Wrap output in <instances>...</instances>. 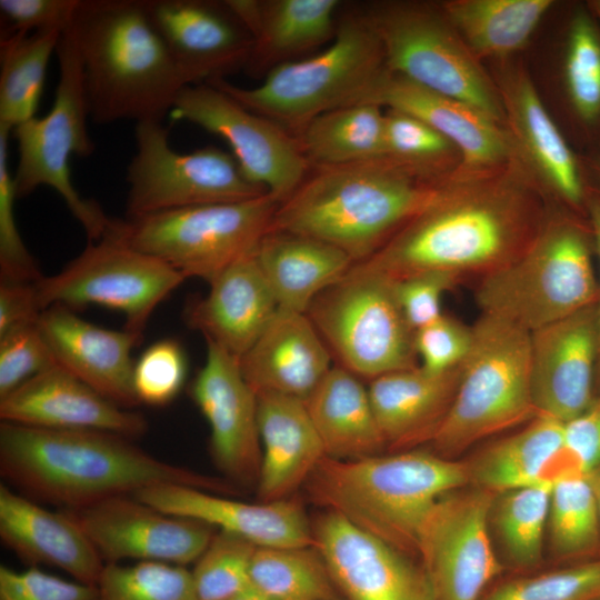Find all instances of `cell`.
Wrapping results in <instances>:
<instances>
[{"label":"cell","instance_id":"obj_1","mask_svg":"<svg viewBox=\"0 0 600 600\" xmlns=\"http://www.w3.org/2000/svg\"><path fill=\"white\" fill-rule=\"evenodd\" d=\"M549 200L519 159L491 173H457L434 203L357 264L394 280L424 272L483 277L524 251Z\"/></svg>","mask_w":600,"mask_h":600},{"label":"cell","instance_id":"obj_2","mask_svg":"<svg viewBox=\"0 0 600 600\" xmlns=\"http://www.w3.org/2000/svg\"><path fill=\"white\" fill-rule=\"evenodd\" d=\"M0 473L18 492L63 510L163 483L233 491L219 479L158 459L123 436L8 422L0 423Z\"/></svg>","mask_w":600,"mask_h":600},{"label":"cell","instance_id":"obj_3","mask_svg":"<svg viewBox=\"0 0 600 600\" xmlns=\"http://www.w3.org/2000/svg\"><path fill=\"white\" fill-rule=\"evenodd\" d=\"M407 166L387 154L310 167L281 202L270 230L328 242L354 263L376 253L407 222L434 203L456 180Z\"/></svg>","mask_w":600,"mask_h":600},{"label":"cell","instance_id":"obj_4","mask_svg":"<svg viewBox=\"0 0 600 600\" xmlns=\"http://www.w3.org/2000/svg\"><path fill=\"white\" fill-rule=\"evenodd\" d=\"M71 31L90 120L162 121L187 87L146 0H81Z\"/></svg>","mask_w":600,"mask_h":600},{"label":"cell","instance_id":"obj_5","mask_svg":"<svg viewBox=\"0 0 600 600\" xmlns=\"http://www.w3.org/2000/svg\"><path fill=\"white\" fill-rule=\"evenodd\" d=\"M469 483L467 462L411 449L354 460L324 457L303 488L324 511L418 557L419 532L434 503Z\"/></svg>","mask_w":600,"mask_h":600},{"label":"cell","instance_id":"obj_6","mask_svg":"<svg viewBox=\"0 0 600 600\" xmlns=\"http://www.w3.org/2000/svg\"><path fill=\"white\" fill-rule=\"evenodd\" d=\"M589 232L550 207L524 251L483 277L476 290L481 313L528 332L594 306L599 298Z\"/></svg>","mask_w":600,"mask_h":600},{"label":"cell","instance_id":"obj_7","mask_svg":"<svg viewBox=\"0 0 600 600\" xmlns=\"http://www.w3.org/2000/svg\"><path fill=\"white\" fill-rule=\"evenodd\" d=\"M386 70L377 33L361 10H353L339 17L323 51L272 68L257 87L241 88L226 79L207 83L296 136L317 116L358 103Z\"/></svg>","mask_w":600,"mask_h":600},{"label":"cell","instance_id":"obj_8","mask_svg":"<svg viewBox=\"0 0 600 600\" xmlns=\"http://www.w3.org/2000/svg\"><path fill=\"white\" fill-rule=\"evenodd\" d=\"M472 330L454 400L431 441L433 452L447 459L538 416L530 383V332L486 313Z\"/></svg>","mask_w":600,"mask_h":600},{"label":"cell","instance_id":"obj_9","mask_svg":"<svg viewBox=\"0 0 600 600\" xmlns=\"http://www.w3.org/2000/svg\"><path fill=\"white\" fill-rule=\"evenodd\" d=\"M377 33L387 69L457 99L506 126L498 86L439 4L381 1L360 9Z\"/></svg>","mask_w":600,"mask_h":600},{"label":"cell","instance_id":"obj_10","mask_svg":"<svg viewBox=\"0 0 600 600\" xmlns=\"http://www.w3.org/2000/svg\"><path fill=\"white\" fill-rule=\"evenodd\" d=\"M280 202L270 193L231 203L182 208L136 219H114L106 237L153 256L186 279L212 282L253 253Z\"/></svg>","mask_w":600,"mask_h":600},{"label":"cell","instance_id":"obj_11","mask_svg":"<svg viewBox=\"0 0 600 600\" xmlns=\"http://www.w3.org/2000/svg\"><path fill=\"white\" fill-rule=\"evenodd\" d=\"M70 27L62 33L56 52L59 76L50 111L29 119L11 132L18 147L13 179L18 199L40 187L53 189L92 242L109 233L113 219L96 201L82 198L71 180V157L91 156L94 144L88 132L89 109Z\"/></svg>","mask_w":600,"mask_h":600},{"label":"cell","instance_id":"obj_12","mask_svg":"<svg viewBox=\"0 0 600 600\" xmlns=\"http://www.w3.org/2000/svg\"><path fill=\"white\" fill-rule=\"evenodd\" d=\"M306 314L338 366L359 378L371 381L419 366L416 331L390 277L354 263L312 301Z\"/></svg>","mask_w":600,"mask_h":600},{"label":"cell","instance_id":"obj_13","mask_svg":"<svg viewBox=\"0 0 600 600\" xmlns=\"http://www.w3.org/2000/svg\"><path fill=\"white\" fill-rule=\"evenodd\" d=\"M134 141L127 168V219L269 193L247 177L231 152L216 146L187 153L174 150L162 121L136 123Z\"/></svg>","mask_w":600,"mask_h":600},{"label":"cell","instance_id":"obj_14","mask_svg":"<svg viewBox=\"0 0 600 600\" xmlns=\"http://www.w3.org/2000/svg\"><path fill=\"white\" fill-rule=\"evenodd\" d=\"M186 280L160 259L104 237L37 287L43 310L101 306L121 312L124 329L142 337L156 308Z\"/></svg>","mask_w":600,"mask_h":600},{"label":"cell","instance_id":"obj_15","mask_svg":"<svg viewBox=\"0 0 600 600\" xmlns=\"http://www.w3.org/2000/svg\"><path fill=\"white\" fill-rule=\"evenodd\" d=\"M466 487L443 494L419 532L418 557L436 600H481L502 569L490 533L497 493Z\"/></svg>","mask_w":600,"mask_h":600},{"label":"cell","instance_id":"obj_16","mask_svg":"<svg viewBox=\"0 0 600 600\" xmlns=\"http://www.w3.org/2000/svg\"><path fill=\"white\" fill-rule=\"evenodd\" d=\"M170 116L221 137L247 177L280 203L306 178L310 164L297 138L211 83L184 87Z\"/></svg>","mask_w":600,"mask_h":600},{"label":"cell","instance_id":"obj_17","mask_svg":"<svg viewBox=\"0 0 600 600\" xmlns=\"http://www.w3.org/2000/svg\"><path fill=\"white\" fill-rule=\"evenodd\" d=\"M68 511L82 527L104 563H194L217 529L202 521L169 514L133 494L112 497Z\"/></svg>","mask_w":600,"mask_h":600},{"label":"cell","instance_id":"obj_18","mask_svg":"<svg viewBox=\"0 0 600 600\" xmlns=\"http://www.w3.org/2000/svg\"><path fill=\"white\" fill-rule=\"evenodd\" d=\"M206 343V360L190 396L208 422L211 457L228 480L257 484L261 466L257 394L240 360L211 340Z\"/></svg>","mask_w":600,"mask_h":600},{"label":"cell","instance_id":"obj_19","mask_svg":"<svg viewBox=\"0 0 600 600\" xmlns=\"http://www.w3.org/2000/svg\"><path fill=\"white\" fill-rule=\"evenodd\" d=\"M313 544L347 600H436L412 557L323 511L312 522Z\"/></svg>","mask_w":600,"mask_h":600},{"label":"cell","instance_id":"obj_20","mask_svg":"<svg viewBox=\"0 0 600 600\" xmlns=\"http://www.w3.org/2000/svg\"><path fill=\"white\" fill-rule=\"evenodd\" d=\"M149 14L187 86L247 67L253 42L227 1L146 0Z\"/></svg>","mask_w":600,"mask_h":600},{"label":"cell","instance_id":"obj_21","mask_svg":"<svg viewBox=\"0 0 600 600\" xmlns=\"http://www.w3.org/2000/svg\"><path fill=\"white\" fill-rule=\"evenodd\" d=\"M599 348L594 306L530 332V383L538 416L567 423L590 406Z\"/></svg>","mask_w":600,"mask_h":600},{"label":"cell","instance_id":"obj_22","mask_svg":"<svg viewBox=\"0 0 600 600\" xmlns=\"http://www.w3.org/2000/svg\"><path fill=\"white\" fill-rule=\"evenodd\" d=\"M358 103L400 110L427 122L459 150L461 177L491 173L518 159L506 126L468 103L428 90L388 69Z\"/></svg>","mask_w":600,"mask_h":600},{"label":"cell","instance_id":"obj_23","mask_svg":"<svg viewBox=\"0 0 600 600\" xmlns=\"http://www.w3.org/2000/svg\"><path fill=\"white\" fill-rule=\"evenodd\" d=\"M506 127L520 162L549 198L578 208L586 201L581 164L546 109L530 76L500 61L493 77Z\"/></svg>","mask_w":600,"mask_h":600},{"label":"cell","instance_id":"obj_24","mask_svg":"<svg viewBox=\"0 0 600 600\" xmlns=\"http://www.w3.org/2000/svg\"><path fill=\"white\" fill-rule=\"evenodd\" d=\"M0 419L42 429L102 431L132 440L148 430L142 413L113 403L59 364L0 398Z\"/></svg>","mask_w":600,"mask_h":600},{"label":"cell","instance_id":"obj_25","mask_svg":"<svg viewBox=\"0 0 600 600\" xmlns=\"http://www.w3.org/2000/svg\"><path fill=\"white\" fill-rule=\"evenodd\" d=\"M169 514L202 521L257 547L313 546L312 522L294 500L249 503L186 484L163 483L133 494Z\"/></svg>","mask_w":600,"mask_h":600},{"label":"cell","instance_id":"obj_26","mask_svg":"<svg viewBox=\"0 0 600 600\" xmlns=\"http://www.w3.org/2000/svg\"><path fill=\"white\" fill-rule=\"evenodd\" d=\"M37 324L57 364L122 408L132 410L140 404L133 389L131 351L141 337L97 326L62 306L43 310Z\"/></svg>","mask_w":600,"mask_h":600},{"label":"cell","instance_id":"obj_27","mask_svg":"<svg viewBox=\"0 0 600 600\" xmlns=\"http://www.w3.org/2000/svg\"><path fill=\"white\" fill-rule=\"evenodd\" d=\"M0 538L30 567H54L82 583L96 586L106 564L68 511H51L7 483L0 484Z\"/></svg>","mask_w":600,"mask_h":600},{"label":"cell","instance_id":"obj_28","mask_svg":"<svg viewBox=\"0 0 600 600\" xmlns=\"http://www.w3.org/2000/svg\"><path fill=\"white\" fill-rule=\"evenodd\" d=\"M331 359L306 313L278 309L240 366L256 394L279 393L306 401L332 368Z\"/></svg>","mask_w":600,"mask_h":600},{"label":"cell","instance_id":"obj_29","mask_svg":"<svg viewBox=\"0 0 600 600\" xmlns=\"http://www.w3.org/2000/svg\"><path fill=\"white\" fill-rule=\"evenodd\" d=\"M254 252L210 282L209 292L192 301L184 313L191 328L238 360L254 344L279 309Z\"/></svg>","mask_w":600,"mask_h":600},{"label":"cell","instance_id":"obj_30","mask_svg":"<svg viewBox=\"0 0 600 600\" xmlns=\"http://www.w3.org/2000/svg\"><path fill=\"white\" fill-rule=\"evenodd\" d=\"M463 363L443 372L420 366L390 372L370 381L373 412L390 452L431 442L454 400Z\"/></svg>","mask_w":600,"mask_h":600},{"label":"cell","instance_id":"obj_31","mask_svg":"<svg viewBox=\"0 0 600 600\" xmlns=\"http://www.w3.org/2000/svg\"><path fill=\"white\" fill-rule=\"evenodd\" d=\"M257 399L261 441L258 499H290L326 457L324 449L303 400L279 393H260Z\"/></svg>","mask_w":600,"mask_h":600},{"label":"cell","instance_id":"obj_32","mask_svg":"<svg viewBox=\"0 0 600 600\" xmlns=\"http://www.w3.org/2000/svg\"><path fill=\"white\" fill-rule=\"evenodd\" d=\"M249 31L253 48L246 69L272 68L334 38L338 0H226Z\"/></svg>","mask_w":600,"mask_h":600},{"label":"cell","instance_id":"obj_33","mask_svg":"<svg viewBox=\"0 0 600 600\" xmlns=\"http://www.w3.org/2000/svg\"><path fill=\"white\" fill-rule=\"evenodd\" d=\"M254 254L279 309L302 313L354 264L328 242L278 230L262 237Z\"/></svg>","mask_w":600,"mask_h":600},{"label":"cell","instance_id":"obj_34","mask_svg":"<svg viewBox=\"0 0 600 600\" xmlns=\"http://www.w3.org/2000/svg\"><path fill=\"white\" fill-rule=\"evenodd\" d=\"M304 402L326 457L354 460L387 450L369 390L349 370L332 367Z\"/></svg>","mask_w":600,"mask_h":600},{"label":"cell","instance_id":"obj_35","mask_svg":"<svg viewBox=\"0 0 600 600\" xmlns=\"http://www.w3.org/2000/svg\"><path fill=\"white\" fill-rule=\"evenodd\" d=\"M553 6L552 0H448L439 4L480 61H503L522 50Z\"/></svg>","mask_w":600,"mask_h":600},{"label":"cell","instance_id":"obj_36","mask_svg":"<svg viewBox=\"0 0 600 600\" xmlns=\"http://www.w3.org/2000/svg\"><path fill=\"white\" fill-rule=\"evenodd\" d=\"M564 424L537 416L524 428L487 447L468 463L470 482L494 493L536 486L543 464L564 442Z\"/></svg>","mask_w":600,"mask_h":600},{"label":"cell","instance_id":"obj_37","mask_svg":"<svg viewBox=\"0 0 600 600\" xmlns=\"http://www.w3.org/2000/svg\"><path fill=\"white\" fill-rule=\"evenodd\" d=\"M310 167L336 166L384 154V109L353 103L326 111L296 136Z\"/></svg>","mask_w":600,"mask_h":600},{"label":"cell","instance_id":"obj_38","mask_svg":"<svg viewBox=\"0 0 600 600\" xmlns=\"http://www.w3.org/2000/svg\"><path fill=\"white\" fill-rule=\"evenodd\" d=\"M62 33L12 34L0 41V127L12 130L36 117L49 61Z\"/></svg>","mask_w":600,"mask_h":600},{"label":"cell","instance_id":"obj_39","mask_svg":"<svg viewBox=\"0 0 600 600\" xmlns=\"http://www.w3.org/2000/svg\"><path fill=\"white\" fill-rule=\"evenodd\" d=\"M250 583L272 600H341L342 597L314 544L257 547Z\"/></svg>","mask_w":600,"mask_h":600},{"label":"cell","instance_id":"obj_40","mask_svg":"<svg viewBox=\"0 0 600 600\" xmlns=\"http://www.w3.org/2000/svg\"><path fill=\"white\" fill-rule=\"evenodd\" d=\"M550 489L521 487L497 493L490 512L501 553L509 563L531 568L542 558Z\"/></svg>","mask_w":600,"mask_h":600},{"label":"cell","instance_id":"obj_41","mask_svg":"<svg viewBox=\"0 0 600 600\" xmlns=\"http://www.w3.org/2000/svg\"><path fill=\"white\" fill-rule=\"evenodd\" d=\"M547 531L551 551L559 559L584 561L600 557V520L586 474L551 489Z\"/></svg>","mask_w":600,"mask_h":600},{"label":"cell","instance_id":"obj_42","mask_svg":"<svg viewBox=\"0 0 600 600\" xmlns=\"http://www.w3.org/2000/svg\"><path fill=\"white\" fill-rule=\"evenodd\" d=\"M384 154L422 172L453 177L461 156L456 146L421 119L384 109Z\"/></svg>","mask_w":600,"mask_h":600},{"label":"cell","instance_id":"obj_43","mask_svg":"<svg viewBox=\"0 0 600 600\" xmlns=\"http://www.w3.org/2000/svg\"><path fill=\"white\" fill-rule=\"evenodd\" d=\"M97 600H200L191 571L162 562L106 563Z\"/></svg>","mask_w":600,"mask_h":600},{"label":"cell","instance_id":"obj_44","mask_svg":"<svg viewBox=\"0 0 600 600\" xmlns=\"http://www.w3.org/2000/svg\"><path fill=\"white\" fill-rule=\"evenodd\" d=\"M564 84L577 116L587 123L600 118V33L592 17L579 9L569 24L563 63Z\"/></svg>","mask_w":600,"mask_h":600},{"label":"cell","instance_id":"obj_45","mask_svg":"<svg viewBox=\"0 0 600 600\" xmlns=\"http://www.w3.org/2000/svg\"><path fill=\"white\" fill-rule=\"evenodd\" d=\"M256 549L241 537L217 530L190 570L199 599L226 600L249 587Z\"/></svg>","mask_w":600,"mask_h":600},{"label":"cell","instance_id":"obj_46","mask_svg":"<svg viewBox=\"0 0 600 600\" xmlns=\"http://www.w3.org/2000/svg\"><path fill=\"white\" fill-rule=\"evenodd\" d=\"M600 557L572 566L507 580L481 600H599Z\"/></svg>","mask_w":600,"mask_h":600},{"label":"cell","instance_id":"obj_47","mask_svg":"<svg viewBox=\"0 0 600 600\" xmlns=\"http://www.w3.org/2000/svg\"><path fill=\"white\" fill-rule=\"evenodd\" d=\"M11 130L0 127V282H37L43 278L19 232L13 173L9 167Z\"/></svg>","mask_w":600,"mask_h":600},{"label":"cell","instance_id":"obj_48","mask_svg":"<svg viewBox=\"0 0 600 600\" xmlns=\"http://www.w3.org/2000/svg\"><path fill=\"white\" fill-rule=\"evenodd\" d=\"M188 371L182 346L174 339L150 344L134 362L133 389L139 403L164 406L181 390Z\"/></svg>","mask_w":600,"mask_h":600},{"label":"cell","instance_id":"obj_49","mask_svg":"<svg viewBox=\"0 0 600 600\" xmlns=\"http://www.w3.org/2000/svg\"><path fill=\"white\" fill-rule=\"evenodd\" d=\"M54 364L37 322L0 336V398Z\"/></svg>","mask_w":600,"mask_h":600},{"label":"cell","instance_id":"obj_50","mask_svg":"<svg viewBox=\"0 0 600 600\" xmlns=\"http://www.w3.org/2000/svg\"><path fill=\"white\" fill-rule=\"evenodd\" d=\"M473 343L472 326L442 313L414 332L419 366L430 372H443L461 366Z\"/></svg>","mask_w":600,"mask_h":600},{"label":"cell","instance_id":"obj_51","mask_svg":"<svg viewBox=\"0 0 600 600\" xmlns=\"http://www.w3.org/2000/svg\"><path fill=\"white\" fill-rule=\"evenodd\" d=\"M94 584L61 579L39 567H0V600H97Z\"/></svg>","mask_w":600,"mask_h":600},{"label":"cell","instance_id":"obj_52","mask_svg":"<svg viewBox=\"0 0 600 600\" xmlns=\"http://www.w3.org/2000/svg\"><path fill=\"white\" fill-rule=\"evenodd\" d=\"M81 0H0L1 38L57 31L73 22Z\"/></svg>","mask_w":600,"mask_h":600},{"label":"cell","instance_id":"obj_53","mask_svg":"<svg viewBox=\"0 0 600 600\" xmlns=\"http://www.w3.org/2000/svg\"><path fill=\"white\" fill-rule=\"evenodd\" d=\"M459 279L444 272H424L394 280L400 307L414 331L442 316L441 298Z\"/></svg>","mask_w":600,"mask_h":600},{"label":"cell","instance_id":"obj_54","mask_svg":"<svg viewBox=\"0 0 600 600\" xmlns=\"http://www.w3.org/2000/svg\"><path fill=\"white\" fill-rule=\"evenodd\" d=\"M37 282H0V336L37 322L43 311Z\"/></svg>","mask_w":600,"mask_h":600},{"label":"cell","instance_id":"obj_55","mask_svg":"<svg viewBox=\"0 0 600 600\" xmlns=\"http://www.w3.org/2000/svg\"><path fill=\"white\" fill-rule=\"evenodd\" d=\"M564 441L580 458L587 472L600 466V397L564 424Z\"/></svg>","mask_w":600,"mask_h":600},{"label":"cell","instance_id":"obj_56","mask_svg":"<svg viewBox=\"0 0 600 600\" xmlns=\"http://www.w3.org/2000/svg\"><path fill=\"white\" fill-rule=\"evenodd\" d=\"M586 201L588 204V211L590 216V222L592 227V236L596 244V249L600 260V194L586 192ZM598 321H599V336H600V289L598 298ZM600 349V348H599Z\"/></svg>","mask_w":600,"mask_h":600},{"label":"cell","instance_id":"obj_57","mask_svg":"<svg viewBox=\"0 0 600 600\" xmlns=\"http://www.w3.org/2000/svg\"><path fill=\"white\" fill-rule=\"evenodd\" d=\"M586 476L596 499L599 520H600V466H597L592 468L591 470H589L586 473Z\"/></svg>","mask_w":600,"mask_h":600},{"label":"cell","instance_id":"obj_58","mask_svg":"<svg viewBox=\"0 0 600 600\" xmlns=\"http://www.w3.org/2000/svg\"><path fill=\"white\" fill-rule=\"evenodd\" d=\"M226 600H272L251 584Z\"/></svg>","mask_w":600,"mask_h":600},{"label":"cell","instance_id":"obj_59","mask_svg":"<svg viewBox=\"0 0 600 600\" xmlns=\"http://www.w3.org/2000/svg\"><path fill=\"white\" fill-rule=\"evenodd\" d=\"M589 172L596 184L600 188V159L591 160L588 164Z\"/></svg>","mask_w":600,"mask_h":600},{"label":"cell","instance_id":"obj_60","mask_svg":"<svg viewBox=\"0 0 600 600\" xmlns=\"http://www.w3.org/2000/svg\"><path fill=\"white\" fill-rule=\"evenodd\" d=\"M589 3H590L589 7L591 11L596 14V17L600 21V0L591 1Z\"/></svg>","mask_w":600,"mask_h":600},{"label":"cell","instance_id":"obj_61","mask_svg":"<svg viewBox=\"0 0 600 600\" xmlns=\"http://www.w3.org/2000/svg\"><path fill=\"white\" fill-rule=\"evenodd\" d=\"M599 354H600V349H599ZM600 364V363H599ZM600 371V370H599Z\"/></svg>","mask_w":600,"mask_h":600},{"label":"cell","instance_id":"obj_62","mask_svg":"<svg viewBox=\"0 0 600 600\" xmlns=\"http://www.w3.org/2000/svg\"><path fill=\"white\" fill-rule=\"evenodd\" d=\"M600 600V599H599Z\"/></svg>","mask_w":600,"mask_h":600}]
</instances>
